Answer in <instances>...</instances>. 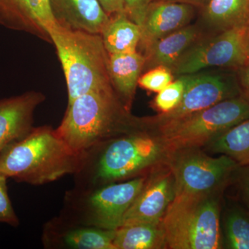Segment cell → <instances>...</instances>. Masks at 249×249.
I'll return each instance as SVG.
<instances>
[{"mask_svg":"<svg viewBox=\"0 0 249 249\" xmlns=\"http://www.w3.org/2000/svg\"><path fill=\"white\" fill-rule=\"evenodd\" d=\"M206 35L199 23L190 24L154 42L141 52L145 58L143 72L160 66L170 70L190 47Z\"/></svg>","mask_w":249,"mask_h":249,"instance_id":"e0dca14e","label":"cell"},{"mask_svg":"<svg viewBox=\"0 0 249 249\" xmlns=\"http://www.w3.org/2000/svg\"><path fill=\"white\" fill-rule=\"evenodd\" d=\"M45 100L43 93L36 91L0 100V156L32 130L36 108Z\"/></svg>","mask_w":249,"mask_h":249,"instance_id":"5bb4252c","label":"cell"},{"mask_svg":"<svg viewBox=\"0 0 249 249\" xmlns=\"http://www.w3.org/2000/svg\"><path fill=\"white\" fill-rule=\"evenodd\" d=\"M98 1L109 17L121 13H125L122 0H98Z\"/></svg>","mask_w":249,"mask_h":249,"instance_id":"f546056e","label":"cell"},{"mask_svg":"<svg viewBox=\"0 0 249 249\" xmlns=\"http://www.w3.org/2000/svg\"><path fill=\"white\" fill-rule=\"evenodd\" d=\"M166 156L161 142L150 131L111 139L82 153L79 169L73 175L74 186H101L143 176L163 163Z\"/></svg>","mask_w":249,"mask_h":249,"instance_id":"6da1fadb","label":"cell"},{"mask_svg":"<svg viewBox=\"0 0 249 249\" xmlns=\"http://www.w3.org/2000/svg\"><path fill=\"white\" fill-rule=\"evenodd\" d=\"M195 14L196 7L191 5L160 0L151 1L140 26L139 52L191 24Z\"/></svg>","mask_w":249,"mask_h":249,"instance_id":"9a60e30c","label":"cell"},{"mask_svg":"<svg viewBox=\"0 0 249 249\" xmlns=\"http://www.w3.org/2000/svg\"><path fill=\"white\" fill-rule=\"evenodd\" d=\"M114 232L78 224L59 214L43 226L42 242L48 249H115Z\"/></svg>","mask_w":249,"mask_h":249,"instance_id":"7c38bea8","label":"cell"},{"mask_svg":"<svg viewBox=\"0 0 249 249\" xmlns=\"http://www.w3.org/2000/svg\"><path fill=\"white\" fill-rule=\"evenodd\" d=\"M222 231L224 248L249 249V211L235 199L225 210Z\"/></svg>","mask_w":249,"mask_h":249,"instance_id":"603a6c76","label":"cell"},{"mask_svg":"<svg viewBox=\"0 0 249 249\" xmlns=\"http://www.w3.org/2000/svg\"><path fill=\"white\" fill-rule=\"evenodd\" d=\"M76 153L49 125L34 127L25 137L10 145L0 156V173L18 182L41 186L79 169Z\"/></svg>","mask_w":249,"mask_h":249,"instance_id":"3957f363","label":"cell"},{"mask_svg":"<svg viewBox=\"0 0 249 249\" xmlns=\"http://www.w3.org/2000/svg\"><path fill=\"white\" fill-rule=\"evenodd\" d=\"M147 175L92 187L74 186L66 192L60 215L73 222L116 231L142 191Z\"/></svg>","mask_w":249,"mask_h":249,"instance_id":"8992f818","label":"cell"},{"mask_svg":"<svg viewBox=\"0 0 249 249\" xmlns=\"http://www.w3.org/2000/svg\"><path fill=\"white\" fill-rule=\"evenodd\" d=\"M115 249H166L162 220L123 224L114 232Z\"/></svg>","mask_w":249,"mask_h":249,"instance_id":"ffe728a7","label":"cell"},{"mask_svg":"<svg viewBox=\"0 0 249 249\" xmlns=\"http://www.w3.org/2000/svg\"><path fill=\"white\" fill-rule=\"evenodd\" d=\"M160 1L189 4L196 8H200L201 9H203L209 2L210 0H160Z\"/></svg>","mask_w":249,"mask_h":249,"instance_id":"4dcf8cb0","label":"cell"},{"mask_svg":"<svg viewBox=\"0 0 249 249\" xmlns=\"http://www.w3.org/2000/svg\"><path fill=\"white\" fill-rule=\"evenodd\" d=\"M185 87L186 77L182 75L176 77L168 86L158 92L153 103L160 114L169 112L179 104L184 93Z\"/></svg>","mask_w":249,"mask_h":249,"instance_id":"cb8c5ba5","label":"cell"},{"mask_svg":"<svg viewBox=\"0 0 249 249\" xmlns=\"http://www.w3.org/2000/svg\"><path fill=\"white\" fill-rule=\"evenodd\" d=\"M186 87L179 104L169 112L143 118L147 129L167 121L175 120L203 110L217 103L240 96L235 71L204 70L185 75Z\"/></svg>","mask_w":249,"mask_h":249,"instance_id":"30bf717a","label":"cell"},{"mask_svg":"<svg viewBox=\"0 0 249 249\" xmlns=\"http://www.w3.org/2000/svg\"><path fill=\"white\" fill-rule=\"evenodd\" d=\"M152 1H154V0H152Z\"/></svg>","mask_w":249,"mask_h":249,"instance_id":"d6a6232c","label":"cell"},{"mask_svg":"<svg viewBox=\"0 0 249 249\" xmlns=\"http://www.w3.org/2000/svg\"><path fill=\"white\" fill-rule=\"evenodd\" d=\"M175 79V77L169 69L160 66L142 73L138 85L143 89L158 93Z\"/></svg>","mask_w":249,"mask_h":249,"instance_id":"d4e9b609","label":"cell"},{"mask_svg":"<svg viewBox=\"0 0 249 249\" xmlns=\"http://www.w3.org/2000/svg\"><path fill=\"white\" fill-rule=\"evenodd\" d=\"M126 14L133 22L142 25L145 13L152 0H122Z\"/></svg>","mask_w":249,"mask_h":249,"instance_id":"83f0119b","label":"cell"},{"mask_svg":"<svg viewBox=\"0 0 249 249\" xmlns=\"http://www.w3.org/2000/svg\"><path fill=\"white\" fill-rule=\"evenodd\" d=\"M142 118L131 114L114 90L78 96L67 106L57 134L76 153L101 142L145 131Z\"/></svg>","mask_w":249,"mask_h":249,"instance_id":"7a4b0ae2","label":"cell"},{"mask_svg":"<svg viewBox=\"0 0 249 249\" xmlns=\"http://www.w3.org/2000/svg\"><path fill=\"white\" fill-rule=\"evenodd\" d=\"M55 21L62 27L102 34L109 20L98 0H50Z\"/></svg>","mask_w":249,"mask_h":249,"instance_id":"2e32d148","label":"cell"},{"mask_svg":"<svg viewBox=\"0 0 249 249\" xmlns=\"http://www.w3.org/2000/svg\"><path fill=\"white\" fill-rule=\"evenodd\" d=\"M176 194L162 219L166 249H224L220 196Z\"/></svg>","mask_w":249,"mask_h":249,"instance_id":"5b68a950","label":"cell"},{"mask_svg":"<svg viewBox=\"0 0 249 249\" xmlns=\"http://www.w3.org/2000/svg\"><path fill=\"white\" fill-rule=\"evenodd\" d=\"M7 178L6 175L0 173V223L16 227L19 221L8 194Z\"/></svg>","mask_w":249,"mask_h":249,"instance_id":"4316f807","label":"cell"},{"mask_svg":"<svg viewBox=\"0 0 249 249\" xmlns=\"http://www.w3.org/2000/svg\"><path fill=\"white\" fill-rule=\"evenodd\" d=\"M235 72L240 96L249 102V62Z\"/></svg>","mask_w":249,"mask_h":249,"instance_id":"f1b7e54d","label":"cell"},{"mask_svg":"<svg viewBox=\"0 0 249 249\" xmlns=\"http://www.w3.org/2000/svg\"><path fill=\"white\" fill-rule=\"evenodd\" d=\"M205 147L213 153L228 156L240 166L249 164V117Z\"/></svg>","mask_w":249,"mask_h":249,"instance_id":"7402d4cb","label":"cell"},{"mask_svg":"<svg viewBox=\"0 0 249 249\" xmlns=\"http://www.w3.org/2000/svg\"><path fill=\"white\" fill-rule=\"evenodd\" d=\"M49 36L66 80L68 104L91 91H114L109 76V54L101 34L73 30L56 23Z\"/></svg>","mask_w":249,"mask_h":249,"instance_id":"277c9868","label":"cell"},{"mask_svg":"<svg viewBox=\"0 0 249 249\" xmlns=\"http://www.w3.org/2000/svg\"><path fill=\"white\" fill-rule=\"evenodd\" d=\"M50 0H0V24L50 42L49 31L56 24Z\"/></svg>","mask_w":249,"mask_h":249,"instance_id":"4fadbf2b","label":"cell"},{"mask_svg":"<svg viewBox=\"0 0 249 249\" xmlns=\"http://www.w3.org/2000/svg\"><path fill=\"white\" fill-rule=\"evenodd\" d=\"M249 117V102L241 96L229 98L180 119L151 126L166 154L201 148Z\"/></svg>","mask_w":249,"mask_h":249,"instance_id":"52a82bcc","label":"cell"},{"mask_svg":"<svg viewBox=\"0 0 249 249\" xmlns=\"http://www.w3.org/2000/svg\"><path fill=\"white\" fill-rule=\"evenodd\" d=\"M208 35L249 24V0H210L199 23Z\"/></svg>","mask_w":249,"mask_h":249,"instance_id":"d6986e66","label":"cell"},{"mask_svg":"<svg viewBox=\"0 0 249 249\" xmlns=\"http://www.w3.org/2000/svg\"><path fill=\"white\" fill-rule=\"evenodd\" d=\"M229 186L235 188V200L249 211V164L239 165L230 180Z\"/></svg>","mask_w":249,"mask_h":249,"instance_id":"484cf974","label":"cell"},{"mask_svg":"<svg viewBox=\"0 0 249 249\" xmlns=\"http://www.w3.org/2000/svg\"><path fill=\"white\" fill-rule=\"evenodd\" d=\"M101 36L109 54L131 53L138 51L141 29L125 13H121L109 17Z\"/></svg>","mask_w":249,"mask_h":249,"instance_id":"44dd1931","label":"cell"},{"mask_svg":"<svg viewBox=\"0 0 249 249\" xmlns=\"http://www.w3.org/2000/svg\"><path fill=\"white\" fill-rule=\"evenodd\" d=\"M175 196V178L165 162V168L147 176L142 191L124 214L123 224L161 221Z\"/></svg>","mask_w":249,"mask_h":249,"instance_id":"8fae6325","label":"cell"},{"mask_svg":"<svg viewBox=\"0 0 249 249\" xmlns=\"http://www.w3.org/2000/svg\"><path fill=\"white\" fill-rule=\"evenodd\" d=\"M249 24L204 36L181 55L170 71L176 78L209 69L236 70L244 66L249 62L246 42Z\"/></svg>","mask_w":249,"mask_h":249,"instance_id":"9c48e42d","label":"cell"},{"mask_svg":"<svg viewBox=\"0 0 249 249\" xmlns=\"http://www.w3.org/2000/svg\"><path fill=\"white\" fill-rule=\"evenodd\" d=\"M145 58L139 51L109 54V71L111 84L123 105L131 110L139 79L143 72Z\"/></svg>","mask_w":249,"mask_h":249,"instance_id":"ac0fdd59","label":"cell"},{"mask_svg":"<svg viewBox=\"0 0 249 249\" xmlns=\"http://www.w3.org/2000/svg\"><path fill=\"white\" fill-rule=\"evenodd\" d=\"M173 172L176 194L206 196L224 191L239 165L227 155L212 157L200 148L185 149L167 154Z\"/></svg>","mask_w":249,"mask_h":249,"instance_id":"ba28073f","label":"cell"},{"mask_svg":"<svg viewBox=\"0 0 249 249\" xmlns=\"http://www.w3.org/2000/svg\"><path fill=\"white\" fill-rule=\"evenodd\" d=\"M246 42H247V54H248V58L249 62V24L248 25V28H247V36H246Z\"/></svg>","mask_w":249,"mask_h":249,"instance_id":"1f68e13d","label":"cell"}]
</instances>
